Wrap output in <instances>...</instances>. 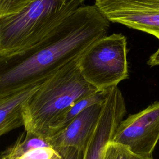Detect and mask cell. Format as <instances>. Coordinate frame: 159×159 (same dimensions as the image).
<instances>
[{
	"label": "cell",
	"instance_id": "1",
	"mask_svg": "<svg viewBox=\"0 0 159 159\" xmlns=\"http://www.w3.org/2000/svg\"><path fill=\"white\" fill-rule=\"evenodd\" d=\"M109 26L110 22L94 4H84L34 46L0 57V98L43 83L107 36Z\"/></svg>",
	"mask_w": 159,
	"mask_h": 159
},
{
	"label": "cell",
	"instance_id": "2",
	"mask_svg": "<svg viewBox=\"0 0 159 159\" xmlns=\"http://www.w3.org/2000/svg\"><path fill=\"white\" fill-rule=\"evenodd\" d=\"M78 60L58 70L25 103L23 119L26 132L48 139L51 128L76 102L99 91L82 75Z\"/></svg>",
	"mask_w": 159,
	"mask_h": 159
},
{
	"label": "cell",
	"instance_id": "3",
	"mask_svg": "<svg viewBox=\"0 0 159 159\" xmlns=\"http://www.w3.org/2000/svg\"><path fill=\"white\" fill-rule=\"evenodd\" d=\"M85 0H34L20 11L0 17V57L20 53L59 27Z\"/></svg>",
	"mask_w": 159,
	"mask_h": 159
},
{
	"label": "cell",
	"instance_id": "4",
	"mask_svg": "<svg viewBox=\"0 0 159 159\" xmlns=\"http://www.w3.org/2000/svg\"><path fill=\"white\" fill-rule=\"evenodd\" d=\"M127 40L113 34L95 42L79 58L78 64L84 79L104 91L129 78Z\"/></svg>",
	"mask_w": 159,
	"mask_h": 159
},
{
	"label": "cell",
	"instance_id": "5",
	"mask_svg": "<svg viewBox=\"0 0 159 159\" xmlns=\"http://www.w3.org/2000/svg\"><path fill=\"white\" fill-rule=\"evenodd\" d=\"M158 140L159 101H157L122 120L111 142L126 147L134 155L152 157Z\"/></svg>",
	"mask_w": 159,
	"mask_h": 159
},
{
	"label": "cell",
	"instance_id": "6",
	"mask_svg": "<svg viewBox=\"0 0 159 159\" xmlns=\"http://www.w3.org/2000/svg\"><path fill=\"white\" fill-rule=\"evenodd\" d=\"M94 5L109 22L159 39V0H95Z\"/></svg>",
	"mask_w": 159,
	"mask_h": 159
},
{
	"label": "cell",
	"instance_id": "7",
	"mask_svg": "<svg viewBox=\"0 0 159 159\" xmlns=\"http://www.w3.org/2000/svg\"><path fill=\"white\" fill-rule=\"evenodd\" d=\"M105 92L101 114L83 152V159H102L106 146L126 114L124 98L117 86L107 88Z\"/></svg>",
	"mask_w": 159,
	"mask_h": 159
},
{
	"label": "cell",
	"instance_id": "8",
	"mask_svg": "<svg viewBox=\"0 0 159 159\" xmlns=\"http://www.w3.org/2000/svg\"><path fill=\"white\" fill-rule=\"evenodd\" d=\"M103 102L86 108L66 126L50 136L48 140L52 146L72 147L84 152L99 122Z\"/></svg>",
	"mask_w": 159,
	"mask_h": 159
},
{
	"label": "cell",
	"instance_id": "9",
	"mask_svg": "<svg viewBox=\"0 0 159 159\" xmlns=\"http://www.w3.org/2000/svg\"><path fill=\"white\" fill-rule=\"evenodd\" d=\"M42 84L32 86L0 98V137L14 129L24 126V106Z\"/></svg>",
	"mask_w": 159,
	"mask_h": 159
},
{
	"label": "cell",
	"instance_id": "10",
	"mask_svg": "<svg viewBox=\"0 0 159 159\" xmlns=\"http://www.w3.org/2000/svg\"><path fill=\"white\" fill-rule=\"evenodd\" d=\"M49 146L52 145L48 139L25 130L1 153L0 159H19L31 149Z\"/></svg>",
	"mask_w": 159,
	"mask_h": 159
},
{
	"label": "cell",
	"instance_id": "11",
	"mask_svg": "<svg viewBox=\"0 0 159 159\" xmlns=\"http://www.w3.org/2000/svg\"><path fill=\"white\" fill-rule=\"evenodd\" d=\"M106 92L99 91L94 94L86 96L76 102L51 128L48 138L57 131L66 126L75 117L86 108L96 104L102 103L105 100Z\"/></svg>",
	"mask_w": 159,
	"mask_h": 159
},
{
	"label": "cell",
	"instance_id": "12",
	"mask_svg": "<svg viewBox=\"0 0 159 159\" xmlns=\"http://www.w3.org/2000/svg\"><path fill=\"white\" fill-rule=\"evenodd\" d=\"M58 153L57 148L42 147L30 150L19 159H55Z\"/></svg>",
	"mask_w": 159,
	"mask_h": 159
},
{
	"label": "cell",
	"instance_id": "13",
	"mask_svg": "<svg viewBox=\"0 0 159 159\" xmlns=\"http://www.w3.org/2000/svg\"><path fill=\"white\" fill-rule=\"evenodd\" d=\"M130 155L126 147L111 142L106 147L102 159H130Z\"/></svg>",
	"mask_w": 159,
	"mask_h": 159
},
{
	"label": "cell",
	"instance_id": "14",
	"mask_svg": "<svg viewBox=\"0 0 159 159\" xmlns=\"http://www.w3.org/2000/svg\"><path fill=\"white\" fill-rule=\"evenodd\" d=\"M59 153L55 159H83V152L72 147L57 148Z\"/></svg>",
	"mask_w": 159,
	"mask_h": 159
},
{
	"label": "cell",
	"instance_id": "15",
	"mask_svg": "<svg viewBox=\"0 0 159 159\" xmlns=\"http://www.w3.org/2000/svg\"><path fill=\"white\" fill-rule=\"evenodd\" d=\"M18 12L11 0H0V17Z\"/></svg>",
	"mask_w": 159,
	"mask_h": 159
},
{
	"label": "cell",
	"instance_id": "16",
	"mask_svg": "<svg viewBox=\"0 0 159 159\" xmlns=\"http://www.w3.org/2000/svg\"><path fill=\"white\" fill-rule=\"evenodd\" d=\"M18 10V12L24 9L34 0H11Z\"/></svg>",
	"mask_w": 159,
	"mask_h": 159
},
{
	"label": "cell",
	"instance_id": "17",
	"mask_svg": "<svg viewBox=\"0 0 159 159\" xmlns=\"http://www.w3.org/2000/svg\"><path fill=\"white\" fill-rule=\"evenodd\" d=\"M147 64L151 66L159 65V47L158 50L150 56L147 61Z\"/></svg>",
	"mask_w": 159,
	"mask_h": 159
},
{
	"label": "cell",
	"instance_id": "18",
	"mask_svg": "<svg viewBox=\"0 0 159 159\" xmlns=\"http://www.w3.org/2000/svg\"><path fill=\"white\" fill-rule=\"evenodd\" d=\"M130 159H153V157H140V156L134 155L131 153Z\"/></svg>",
	"mask_w": 159,
	"mask_h": 159
}]
</instances>
